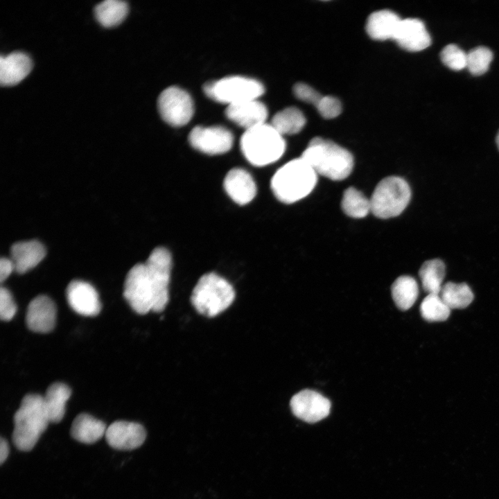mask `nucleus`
<instances>
[{"label":"nucleus","mask_w":499,"mask_h":499,"mask_svg":"<svg viewBox=\"0 0 499 499\" xmlns=\"http://www.w3.org/2000/svg\"><path fill=\"white\" fill-rule=\"evenodd\" d=\"M171 267L170 253L166 248L158 247L144 263L136 264L129 270L123 296L134 311L145 315L164 310L169 300Z\"/></svg>","instance_id":"obj_1"},{"label":"nucleus","mask_w":499,"mask_h":499,"mask_svg":"<svg viewBox=\"0 0 499 499\" xmlns=\"http://www.w3.org/2000/svg\"><path fill=\"white\" fill-rule=\"evenodd\" d=\"M301 157L317 175L334 181L347 178L353 168V157L349 151L319 137L310 141Z\"/></svg>","instance_id":"obj_2"},{"label":"nucleus","mask_w":499,"mask_h":499,"mask_svg":"<svg viewBox=\"0 0 499 499\" xmlns=\"http://www.w3.org/2000/svg\"><path fill=\"white\" fill-rule=\"evenodd\" d=\"M317 182V174L301 157L279 168L271 180V189L281 202L292 204L309 195Z\"/></svg>","instance_id":"obj_3"},{"label":"nucleus","mask_w":499,"mask_h":499,"mask_svg":"<svg viewBox=\"0 0 499 499\" xmlns=\"http://www.w3.org/2000/svg\"><path fill=\"white\" fill-rule=\"evenodd\" d=\"M49 422L43 396L37 394L26 395L14 415L15 446L22 451L33 449Z\"/></svg>","instance_id":"obj_4"},{"label":"nucleus","mask_w":499,"mask_h":499,"mask_svg":"<svg viewBox=\"0 0 499 499\" xmlns=\"http://www.w3.org/2000/svg\"><path fill=\"white\" fill-rule=\"evenodd\" d=\"M241 150L254 166L270 164L283 155L286 142L270 124L264 123L245 131L240 139Z\"/></svg>","instance_id":"obj_5"},{"label":"nucleus","mask_w":499,"mask_h":499,"mask_svg":"<svg viewBox=\"0 0 499 499\" xmlns=\"http://www.w3.org/2000/svg\"><path fill=\"white\" fill-rule=\"evenodd\" d=\"M234 298L232 286L223 277L209 272L199 279L193 290L191 301L200 314L213 317L229 308Z\"/></svg>","instance_id":"obj_6"},{"label":"nucleus","mask_w":499,"mask_h":499,"mask_svg":"<svg viewBox=\"0 0 499 499\" xmlns=\"http://www.w3.org/2000/svg\"><path fill=\"white\" fill-rule=\"evenodd\" d=\"M411 198L408 182L398 176L383 179L370 198L371 211L377 218L387 219L400 215Z\"/></svg>","instance_id":"obj_7"},{"label":"nucleus","mask_w":499,"mask_h":499,"mask_svg":"<svg viewBox=\"0 0 499 499\" xmlns=\"http://www.w3.org/2000/svg\"><path fill=\"white\" fill-rule=\"evenodd\" d=\"M204 94L211 99L228 105L258 99L265 91L259 81L240 76H231L209 81L203 86Z\"/></svg>","instance_id":"obj_8"},{"label":"nucleus","mask_w":499,"mask_h":499,"mask_svg":"<svg viewBox=\"0 0 499 499\" xmlns=\"http://www.w3.org/2000/svg\"><path fill=\"white\" fill-rule=\"evenodd\" d=\"M157 107L162 119L173 126H182L193 117L194 108L192 98L182 88L171 86L159 96Z\"/></svg>","instance_id":"obj_9"},{"label":"nucleus","mask_w":499,"mask_h":499,"mask_svg":"<svg viewBox=\"0 0 499 499\" xmlns=\"http://www.w3.org/2000/svg\"><path fill=\"white\" fill-rule=\"evenodd\" d=\"M191 146L208 155H219L229 151L233 145L234 137L227 128L214 126H195L189 133Z\"/></svg>","instance_id":"obj_10"},{"label":"nucleus","mask_w":499,"mask_h":499,"mask_svg":"<svg viewBox=\"0 0 499 499\" xmlns=\"http://www.w3.org/2000/svg\"><path fill=\"white\" fill-rule=\"evenodd\" d=\"M290 406L296 417L307 423H313L329 415L331 402L319 392L304 389L291 398Z\"/></svg>","instance_id":"obj_11"},{"label":"nucleus","mask_w":499,"mask_h":499,"mask_svg":"<svg viewBox=\"0 0 499 499\" xmlns=\"http://www.w3.org/2000/svg\"><path fill=\"white\" fill-rule=\"evenodd\" d=\"M105 436L107 444L112 448L128 450L143 444L146 437V431L140 423L116 421L107 428Z\"/></svg>","instance_id":"obj_12"},{"label":"nucleus","mask_w":499,"mask_h":499,"mask_svg":"<svg viewBox=\"0 0 499 499\" xmlns=\"http://www.w3.org/2000/svg\"><path fill=\"white\" fill-rule=\"evenodd\" d=\"M66 296L69 305L77 313L96 316L101 309L98 294L95 288L81 280H73L67 286Z\"/></svg>","instance_id":"obj_13"},{"label":"nucleus","mask_w":499,"mask_h":499,"mask_svg":"<svg viewBox=\"0 0 499 499\" xmlns=\"http://www.w3.org/2000/svg\"><path fill=\"white\" fill-rule=\"evenodd\" d=\"M55 319L56 307L51 299L40 295L30 301L26 315V325L30 331L49 333L54 329Z\"/></svg>","instance_id":"obj_14"},{"label":"nucleus","mask_w":499,"mask_h":499,"mask_svg":"<svg viewBox=\"0 0 499 499\" xmlns=\"http://www.w3.org/2000/svg\"><path fill=\"white\" fill-rule=\"evenodd\" d=\"M393 40L409 51H422L431 44V37L424 23L416 18L401 19Z\"/></svg>","instance_id":"obj_15"},{"label":"nucleus","mask_w":499,"mask_h":499,"mask_svg":"<svg viewBox=\"0 0 499 499\" xmlns=\"http://www.w3.org/2000/svg\"><path fill=\"white\" fill-rule=\"evenodd\" d=\"M225 114L229 120L247 130L265 123L268 110L258 99H252L229 105Z\"/></svg>","instance_id":"obj_16"},{"label":"nucleus","mask_w":499,"mask_h":499,"mask_svg":"<svg viewBox=\"0 0 499 499\" xmlns=\"http://www.w3.org/2000/svg\"><path fill=\"white\" fill-rule=\"evenodd\" d=\"M223 186L228 195L240 205L251 202L256 193V186L252 177L240 168H233L227 173Z\"/></svg>","instance_id":"obj_17"},{"label":"nucleus","mask_w":499,"mask_h":499,"mask_svg":"<svg viewBox=\"0 0 499 499\" xmlns=\"http://www.w3.org/2000/svg\"><path fill=\"white\" fill-rule=\"evenodd\" d=\"M46 256L44 246L38 240L20 241L10 249V259L15 271L24 274L38 265Z\"/></svg>","instance_id":"obj_18"},{"label":"nucleus","mask_w":499,"mask_h":499,"mask_svg":"<svg viewBox=\"0 0 499 499\" xmlns=\"http://www.w3.org/2000/svg\"><path fill=\"white\" fill-rule=\"evenodd\" d=\"M32 60L20 51L12 52L0 58V83L2 86H12L21 82L30 71Z\"/></svg>","instance_id":"obj_19"},{"label":"nucleus","mask_w":499,"mask_h":499,"mask_svg":"<svg viewBox=\"0 0 499 499\" xmlns=\"http://www.w3.org/2000/svg\"><path fill=\"white\" fill-rule=\"evenodd\" d=\"M402 19L389 10H380L371 13L367 21L366 30L376 40H385L394 37Z\"/></svg>","instance_id":"obj_20"},{"label":"nucleus","mask_w":499,"mask_h":499,"mask_svg":"<svg viewBox=\"0 0 499 499\" xmlns=\"http://www.w3.org/2000/svg\"><path fill=\"white\" fill-rule=\"evenodd\" d=\"M104 422L87 413H81L74 419L70 432L71 437L84 444H93L100 439L107 430Z\"/></svg>","instance_id":"obj_21"},{"label":"nucleus","mask_w":499,"mask_h":499,"mask_svg":"<svg viewBox=\"0 0 499 499\" xmlns=\"http://www.w3.org/2000/svg\"><path fill=\"white\" fill-rule=\"evenodd\" d=\"M71 394L70 387L63 383L56 382L48 387L43 399L50 422L58 423L63 419L66 403Z\"/></svg>","instance_id":"obj_22"},{"label":"nucleus","mask_w":499,"mask_h":499,"mask_svg":"<svg viewBox=\"0 0 499 499\" xmlns=\"http://www.w3.org/2000/svg\"><path fill=\"white\" fill-rule=\"evenodd\" d=\"M391 292L396 306L402 310H406L416 301L419 295V286L412 277L403 275L394 281Z\"/></svg>","instance_id":"obj_23"},{"label":"nucleus","mask_w":499,"mask_h":499,"mask_svg":"<svg viewBox=\"0 0 499 499\" xmlns=\"http://www.w3.org/2000/svg\"><path fill=\"white\" fill-rule=\"evenodd\" d=\"M445 273V264L441 259L425 261L419 272L423 290L428 294L439 295Z\"/></svg>","instance_id":"obj_24"},{"label":"nucleus","mask_w":499,"mask_h":499,"mask_svg":"<svg viewBox=\"0 0 499 499\" xmlns=\"http://www.w3.org/2000/svg\"><path fill=\"white\" fill-rule=\"evenodd\" d=\"M305 123L306 119L301 111L297 107H289L276 113L270 125L283 136L298 133Z\"/></svg>","instance_id":"obj_25"},{"label":"nucleus","mask_w":499,"mask_h":499,"mask_svg":"<svg viewBox=\"0 0 499 499\" xmlns=\"http://www.w3.org/2000/svg\"><path fill=\"white\" fill-rule=\"evenodd\" d=\"M128 12L125 1L105 0L96 5L94 13L98 21L105 27L115 26L123 21Z\"/></svg>","instance_id":"obj_26"},{"label":"nucleus","mask_w":499,"mask_h":499,"mask_svg":"<svg viewBox=\"0 0 499 499\" xmlns=\"http://www.w3.org/2000/svg\"><path fill=\"white\" fill-rule=\"evenodd\" d=\"M439 296L450 309L466 308L474 298L472 290L465 283H446L441 288Z\"/></svg>","instance_id":"obj_27"},{"label":"nucleus","mask_w":499,"mask_h":499,"mask_svg":"<svg viewBox=\"0 0 499 499\" xmlns=\"http://www.w3.org/2000/svg\"><path fill=\"white\" fill-rule=\"evenodd\" d=\"M341 207L347 216L354 218H364L371 211L370 200L354 187L344 191Z\"/></svg>","instance_id":"obj_28"},{"label":"nucleus","mask_w":499,"mask_h":499,"mask_svg":"<svg viewBox=\"0 0 499 499\" xmlns=\"http://www.w3.org/2000/svg\"><path fill=\"white\" fill-rule=\"evenodd\" d=\"M422 317L428 322H441L448 319L450 309L443 301L439 295L428 294L420 306Z\"/></svg>","instance_id":"obj_29"},{"label":"nucleus","mask_w":499,"mask_h":499,"mask_svg":"<svg viewBox=\"0 0 499 499\" xmlns=\"http://www.w3.org/2000/svg\"><path fill=\"white\" fill-rule=\"evenodd\" d=\"M493 60V53L484 46H478L466 53V68L474 76L484 74Z\"/></svg>","instance_id":"obj_30"},{"label":"nucleus","mask_w":499,"mask_h":499,"mask_svg":"<svg viewBox=\"0 0 499 499\" xmlns=\"http://www.w3.org/2000/svg\"><path fill=\"white\" fill-rule=\"evenodd\" d=\"M440 58L452 70L459 71L466 67V53L455 44L446 46L440 53Z\"/></svg>","instance_id":"obj_31"},{"label":"nucleus","mask_w":499,"mask_h":499,"mask_svg":"<svg viewBox=\"0 0 499 499\" xmlns=\"http://www.w3.org/2000/svg\"><path fill=\"white\" fill-rule=\"evenodd\" d=\"M316 108L320 115L326 119L335 118L342 112L340 101L331 96H323Z\"/></svg>","instance_id":"obj_32"},{"label":"nucleus","mask_w":499,"mask_h":499,"mask_svg":"<svg viewBox=\"0 0 499 499\" xmlns=\"http://www.w3.org/2000/svg\"><path fill=\"white\" fill-rule=\"evenodd\" d=\"M17 312V306L10 292L3 286L0 288V317L3 321L12 319Z\"/></svg>","instance_id":"obj_33"},{"label":"nucleus","mask_w":499,"mask_h":499,"mask_svg":"<svg viewBox=\"0 0 499 499\" xmlns=\"http://www.w3.org/2000/svg\"><path fill=\"white\" fill-rule=\"evenodd\" d=\"M293 91L298 99L312 104L315 107L323 96L310 86L302 82L297 83L293 87Z\"/></svg>","instance_id":"obj_34"},{"label":"nucleus","mask_w":499,"mask_h":499,"mask_svg":"<svg viewBox=\"0 0 499 499\" xmlns=\"http://www.w3.org/2000/svg\"><path fill=\"white\" fill-rule=\"evenodd\" d=\"M15 270L14 264L10 259L1 258L0 260V281L2 283Z\"/></svg>","instance_id":"obj_35"},{"label":"nucleus","mask_w":499,"mask_h":499,"mask_svg":"<svg viewBox=\"0 0 499 499\" xmlns=\"http://www.w3.org/2000/svg\"><path fill=\"white\" fill-rule=\"evenodd\" d=\"M9 454V446L8 441L1 437L0 439V463L2 464L7 459Z\"/></svg>","instance_id":"obj_36"},{"label":"nucleus","mask_w":499,"mask_h":499,"mask_svg":"<svg viewBox=\"0 0 499 499\" xmlns=\"http://www.w3.org/2000/svg\"><path fill=\"white\" fill-rule=\"evenodd\" d=\"M496 142L498 148V150H499V131H498V134H497V136H496Z\"/></svg>","instance_id":"obj_37"}]
</instances>
